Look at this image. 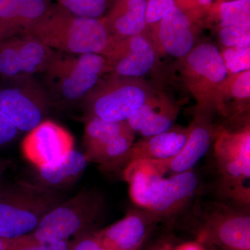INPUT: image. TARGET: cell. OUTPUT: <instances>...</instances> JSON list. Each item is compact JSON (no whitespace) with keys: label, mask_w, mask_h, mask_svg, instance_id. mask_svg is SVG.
Wrapping results in <instances>:
<instances>
[{"label":"cell","mask_w":250,"mask_h":250,"mask_svg":"<svg viewBox=\"0 0 250 250\" xmlns=\"http://www.w3.org/2000/svg\"><path fill=\"white\" fill-rule=\"evenodd\" d=\"M24 34L35 36L56 51L75 54L104 57L114 42L103 19L81 17L57 4H49L45 14Z\"/></svg>","instance_id":"1"},{"label":"cell","mask_w":250,"mask_h":250,"mask_svg":"<svg viewBox=\"0 0 250 250\" xmlns=\"http://www.w3.org/2000/svg\"><path fill=\"white\" fill-rule=\"evenodd\" d=\"M107 60L97 54H75L55 51L42 73L51 106L68 107L84 101L100 79L109 73Z\"/></svg>","instance_id":"2"},{"label":"cell","mask_w":250,"mask_h":250,"mask_svg":"<svg viewBox=\"0 0 250 250\" xmlns=\"http://www.w3.org/2000/svg\"><path fill=\"white\" fill-rule=\"evenodd\" d=\"M217 191L239 209L250 205V121L237 129L220 126L214 141Z\"/></svg>","instance_id":"3"},{"label":"cell","mask_w":250,"mask_h":250,"mask_svg":"<svg viewBox=\"0 0 250 250\" xmlns=\"http://www.w3.org/2000/svg\"><path fill=\"white\" fill-rule=\"evenodd\" d=\"M62 195L40 184L18 182L0 188V238L14 239L34 231Z\"/></svg>","instance_id":"4"},{"label":"cell","mask_w":250,"mask_h":250,"mask_svg":"<svg viewBox=\"0 0 250 250\" xmlns=\"http://www.w3.org/2000/svg\"><path fill=\"white\" fill-rule=\"evenodd\" d=\"M154 91L143 78L108 73L92 88L83 103L89 118L126 122Z\"/></svg>","instance_id":"5"},{"label":"cell","mask_w":250,"mask_h":250,"mask_svg":"<svg viewBox=\"0 0 250 250\" xmlns=\"http://www.w3.org/2000/svg\"><path fill=\"white\" fill-rule=\"evenodd\" d=\"M103 202L96 190H82L46 213L31 234L41 243H57L90 232L101 214Z\"/></svg>","instance_id":"6"},{"label":"cell","mask_w":250,"mask_h":250,"mask_svg":"<svg viewBox=\"0 0 250 250\" xmlns=\"http://www.w3.org/2000/svg\"><path fill=\"white\" fill-rule=\"evenodd\" d=\"M184 84L197 103V113L214 114L217 92L228 76L220 49L214 44L194 46L179 64Z\"/></svg>","instance_id":"7"},{"label":"cell","mask_w":250,"mask_h":250,"mask_svg":"<svg viewBox=\"0 0 250 250\" xmlns=\"http://www.w3.org/2000/svg\"><path fill=\"white\" fill-rule=\"evenodd\" d=\"M0 88V114L19 131L29 132L45 121L50 101L34 76L18 77Z\"/></svg>","instance_id":"8"},{"label":"cell","mask_w":250,"mask_h":250,"mask_svg":"<svg viewBox=\"0 0 250 250\" xmlns=\"http://www.w3.org/2000/svg\"><path fill=\"white\" fill-rule=\"evenodd\" d=\"M194 213L201 223L200 239L225 250H250V217L222 202L196 204Z\"/></svg>","instance_id":"9"},{"label":"cell","mask_w":250,"mask_h":250,"mask_svg":"<svg viewBox=\"0 0 250 250\" xmlns=\"http://www.w3.org/2000/svg\"><path fill=\"white\" fill-rule=\"evenodd\" d=\"M55 50L29 34L0 42V77L4 80L42 74Z\"/></svg>","instance_id":"10"},{"label":"cell","mask_w":250,"mask_h":250,"mask_svg":"<svg viewBox=\"0 0 250 250\" xmlns=\"http://www.w3.org/2000/svg\"><path fill=\"white\" fill-rule=\"evenodd\" d=\"M202 184L198 174L191 170L164 177L156 189L148 210L160 222H170L181 216L197 203Z\"/></svg>","instance_id":"11"},{"label":"cell","mask_w":250,"mask_h":250,"mask_svg":"<svg viewBox=\"0 0 250 250\" xmlns=\"http://www.w3.org/2000/svg\"><path fill=\"white\" fill-rule=\"evenodd\" d=\"M104 57L109 73L143 78L154 68L158 56L149 34L144 31L139 35L114 41Z\"/></svg>","instance_id":"12"},{"label":"cell","mask_w":250,"mask_h":250,"mask_svg":"<svg viewBox=\"0 0 250 250\" xmlns=\"http://www.w3.org/2000/svg\"><path fill=\"white\" fill-rule=\"evenodd\" d=\"M73 149L72 135L50 121L42 122L28 132L22 143L23 155L36 168L53 164Z\"/></svg>","instance_id":"13"},{"label":"cell","mask_w":250,"mask_h":250,"mask_svg":"<svg viewBox=\"0 0 250 250\" xmlns=\"http://www.w3.org/2000/svg\"><path fill=\"white\" fill-rule=\"evenodd\" d=\"M159 219L150 210H129L124 218L94 232L100 246L106 250H139Z\"/></svg>","instance_id":"14"},{"label":"cell","mask_w":250,"mask_h":250,"mask_svg":"<svg viewBox=\"0 0 250 250\" xmlns=\"http://www.w3.org/2000/svg\"><path fill=\"white\" fill-rule=\"evenodd\" d=\"M214 114L197 113L190 123L191 129L182 150L174 157L157 160L164 174L171 175L193 170L214 142L220 126L213 123Z\"/></svg>","instance_id":"15"},{"label":"cell","mask_w":250,"mask_h":250,"mask_svg":"<svg viewBox=\"0 0 250 250\" xmlns=\"http://www.w3.org/2000/svg\"><path fill=\"white\" fill-rule=\"evenodd\" d=\"M191 126L174 125L168 131L145 137L133 143L129 151L110 167L108 172L124 170L132 163L143 160H166L177 155L190 134Z\"/></svg>","instance_id":"16"},{"label":"cell","mask_w":250,"mask_h":250,"mask_svg":"<svg viewBox=\"0 0 250 250\" xmlns=\"http://www.w3.org/2000/svg\"><path fill=\"white\" fill-rule=\"evenodd\" d=\"M149 35L158 57L168 55L182 59L195 43L192 22L177 6L152 26Z\"/></svg>","instance_id":"17"},{"label":"cell","mask_w":250,"mask_h":250,"mask_svg":"<svg viewBox=\"0 0 250 250\" xmlns=\"http://www.w3.org/2000/svg\"><path fill=\"white\" fill-rule=\"evenodd\" d=\"M179 106L170 96L155 91L126 123L143 138L162 134L174 126Z\"/></svg>","instance_id":"18"},{"label":"cell","mask_w":250,"mask_h":250,"mask_svg":"<svg viewBox=\"0 0 250 250\" xmlns=\"http://www.w3.org/2000/svg\"><path fill=\"white\" fill-rule=\"evenodd\" d=\"M50 0H0V42L24 34L39 21Z\"/></svg>","instance_id":"19"},{"label":"cell","mask_w":250,"mask_h":250,"mask_svg":"<svg viewBox=\"0 0 250 250\" xmlns=\"http://www.w3.org/2000/svg\"><path fill=\"white\" fill-rule=\"evenodd\" d=\"M146 4L147 0H117L107 16L103 18L113 40L127 39L146 31Z\"/></svg>","instance_id":"20"},{"label":"cell","mask_w":250,"mask_h":250,"mask_svg":"<svg viewBox=\"0 0 250 250\" xmlns=\"http://www.w3.org/2000/svg\"><path fill=\"white\" fill-rule=\"evenodd\" d=\"M129 185L131 200L139 208L148 209L156 189L165 177L156 160L138 161L123 171Z\"/></svg>","instance_id":"21"},{"label":"cell","mask_w":250,"mask_h":250,"mask_svg":"<svg viewBox=\"0 0 250 250\" xmlns=\"http://www.w3.org/2000/svg\"><path fill=\"white\" fill-rule=\"evenodd\" d=\"M85 153L72 149L53 164L36 168L41 185L57 190L76 182L88 164Z\"/></svg>","instance_id":"22"},{"label":"cell","mask_w":250,"mask_h":250,"mask_svg":"<svg viewBox=\"0 0 250 250\" xmlns=\"http://www.w3.org/2000/svg\"><path fill=\"white\" fill-rule=\"evenodd\" d=\"M250 70L228 75L219 87L215 100V109L219 114L228 117V106L233 101L238 105L240 113L247 109L243 105L250 103Z\"/></svg>","instance_id":"23"},{"label":"cell","mask_w":250,"mask_h":250,"mask_svg":"<svg viewBox=\"0 0 250 250\" xmlns=\"http://www.w3.org/2000/svg\"><path fill=\"white\" fill-rule=\"evenodd\" d=\"M130 126L126 122H110L100 118H88L84 130L85 154L88 162L103 147Z\"/></svg>","instance_id":"24"},{"label":"cell","mask_w":250,"mask_h":250,"mask_svg":"<svg viewBox=\"0 0 250 250\" xmlns=\"http://www.w3.org/2000/svg\"><path fill=\"white\" fill-rule=\"evenodd\" d=\"M218 29L236 25H250V0L223 1L213 9Z\"/></svg>","instance_id":"25"},{"label":"cell","mask_w":250,"mask_h":250,"mask_svg":"<svg viewBox=\"0 0 250 250\" xmlns=\"http://www.w3.org/2000/svg\"><path fill=\"white\" fill-rule=\"evenodd\" d=\"M135 134L131 127L126 130L93 156L90 162L99 164L102 170L108 172L110 167L129 151L134 143Z\"/></svg>","instance_id":"26"},{"label":"cell","mask_w":250,"mask_h":250,"mask_svg":"<svg viewBox=\"0 0 250 250\" xmlns=\"http://www.w3.org/2000/svg\"><path fill=\"white\" fill-rule=\"evenodd\" d=\"M62 9L81 17L100 18L107 9L108 0H52Z\"/></svg>","instance_id":"27"},{"label":"cell","mask_w":250,"mask_h":250,"mask_svg":"<svg viewBox=\"0 0 250 250\" xmlns=\"http://www.w3.org/2000/svg\"><path fill=\"white\" fill-rule=\"evenodd\" d=\"M220 52L228 75L250 70V46L223 47Z\"/></svg>","instance_id":"28"},{"label":"cell","mask_w":250,"mask_h":250,"mask_svg":"<svg viewBox=\"0 0 250 250\" xmlns=\"http://www.w3.org/2000/svg\"><path fill=\"white\" fill-rule=\"evenodd\" d=\"M223 47L250 46V25H236L218 29Z\"/></svg>","instance_id":"29"},{"label":"cell","mask_w":250,"mask_h":250,"mask_svg":"<svg viewBox=\"0 0 250 250\" xmlns=\"http://www.w3.org/2000/svg\"><path fill=\"white\" fill-rule=\"evenodd\" d=\"M71 242L41 243L31 233L11 240L8 250H69Z\"/></svg>","instance_id":"30"},{"label":"cell","mask_w":250,"mask_h":250,"mask_svg":"<svg viewBox=\"0 0 250 250\" xmlns=\"http://www.w3.org/2000/svg\"><path fill=\"white\" fill-rule=\"evenodd\" d=\"M177 6L175 0H147L146 18L147 25H154Z\"/></svg>","instance_id":"31"},{"label":"cell","mask_w":250,"mask_h":250,"mask_svg":"<svg viewBox=\"0 0 250 250\" xmlns=\"http://www.w3.org/2000/svg\"><path fill=\"white\" fill-rule=\"evenodd\" d=\"M213 0H175L176 5L192 21L208 9Z\"/></svg>","instance_id":"32"},{"label":"cell","mask_w":250,"mask_h":250,"mask_svg":"<svg viewBox=\"0 0 250 250\" xmlns=\"http://www.w3.org/2000/svg\"><path fill=\"white\" fill-rule=\"evenodd\" d=\"M19 132L14 126L0 114V147L13 142Z\"/></svg>","instance_id":"33"},{"label":"cell","mask_w":250,"mask_h":250,"mask_svg":"<svg viewBox=\"0 0 250 250\" xmlns=\"http://www.w3.org/2000/svg\"><path fill=\"white\" fill-rule=\"evenodd\" d=\"M174 250H205L201 243L198 242H192L178 247Z\"/></svg>","instance_id":"34"},{"label":"cell","mask_w":250,"mask_h":250,"mask_svg":"<svg viewBox=\"0 0 250 250\" xmlns=\"http://www.w3.org/2000/svg\"><path fill=\"white\" fill-rule=\"evenodd\" d=\"M11 240L0 238V250H8Z\"/></svg>","instance_id":"35"},{"label":"cell","mask_w":250,"mask_h":250,"mask_svg":"<svg viewBox=\"0 0 250 250\" xmlns=\"http://www.w3.org/2000/svg\"><path fill=\"white\" fill-rule=\"evenodd\" d=\"M8 167V161L4 159H0V182H1V177L4 174L5 171Z\"/></svg>","instance_id":"36"},{"label":"cell","mask_w":250,"mask_h":250,"mask_svg":"<svg viewBox=\"0 0 250 250\" xmlns=\"http://www.w3.org/2000/svg\"><path fill=\"white\" fill-rule=\"evenodd\" d=\"M99 250H106L104 249V248H102V247H101V248H100V249Z\"/></svg>","instance_id":"37"},{"label":"cell","mask_w":250,"mask_h":250,"mask_svg":"<svg viewBox=\"0 0 250 250\" xmlns=\"http://www.w3.org/2000/svg\"></svg>","instance_id":"38"}]
</instances>
